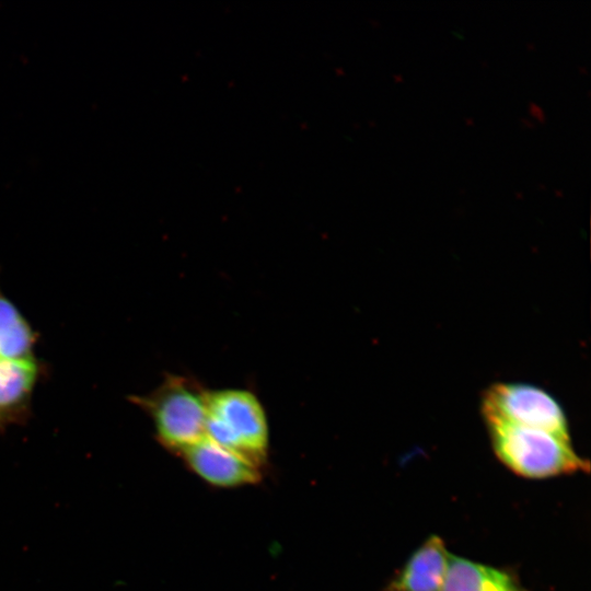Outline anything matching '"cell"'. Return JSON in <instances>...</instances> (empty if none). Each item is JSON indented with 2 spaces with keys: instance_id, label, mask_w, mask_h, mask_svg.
Returning a JSON list of instances; mask_svg holds the SVG:
<instances>
[{
  "instance_id": "cell-1",
  "label": "cell",
  "mask_w": 591,
  "mask_h": 591,
  "mask_svg": "<svg viewBox=\"0 0 591 591\" xmlns=\"http://www.w3.org/2000/svg\"><path fill=\"white\" fill-rule=\"evenodd\" d=\"M484 420L495 455L521 477L544 479L590 470L589 461L573 450L571 441L499 419Z\"/></svg>"
},
{
  "instance_id": "cell-2",
  "label": "cell",
  "mask_w": 591,
  "mask_h": 591,
  "mask_svg": "<svg viewBox=\"0 0 591 591\" xmlns=\"http://www.w3.org/2000/svg\"><path fill=\"white\" fill-rule=\"evenodd\" d=\"M132 402L149 415L158 440L171 451L182 453L206 437L207 392L187 378L170 375Z\"/></svg>"
},
{
  "instance_id": "cell-3",
  "label": "cell",
  "mask_w": 591,
  "mask_h": 591,
  "mask_svg": "<svg viewBox=\"0 0 591 591\" xmlns=\"http://www.w3.org/2000/svg\"><path fill=\"white\" fill-rule=\"evenodd\" d=\"M206 437L259 465L267 452L268 428L258 398L239 389L207 392Z\"/></svg>"
},
{
  "instance_id": "cell-4",
  "label": "cell",
  "mask_w": 591,
  "mask_h": 591,
  "mask_svg": "<svg viewBox=\"0 0 591 591\" xmlns=\"http://www.w3.org/2000/svg\"><path fill=\"white\" fill-rule=\"evenodd\" d=\"M484 419H499L549 432L570 441L561 405L543 389L525 383H495L482 396Z\"/></svg>"
},
{
  "instance_id": "cell-5",
  "label": "cell",
  "mask_w": 591,
  "mask_h": 591,
  "mask_svg": "<svg viewBox=\"0 0 591 591\" xmlns=\"http://www.w3.org/2000/svg\"><path fill=\"white\" fill-rule=\"evenodd\" d=\"M189 467L206 482L221 487H235L258 482V465L209 438L182 452Z\"/></svg>"
},
{
  "instance_id": "cell-6",
  "label": "cell",
  "mask_w": 591,
  "mask_h": 591,
  "mask_svg": "<svg viewBox=\"0 0 591 591\" xmlns=\"http://www.w3.org/2000/svg\"><path fill=\"white\" fill-rule=\"evenodd\" d=\"M451 554L442 537H427L395 571L383 591H441Z\"/></svg>"
},
{
  "instance_id": "cell-7",
  "label": "cell",
  "mask_w": 591,
  "mask_h": 591,
  "mask_svg": "<svg viewBox=\"0 0 591 591\" xmlns=\"http://www.w3.org/2000/svg\"><path fill=\"white\" fill-rule=\"evenodd\" d=\"M38 376L35 358L0 357V433L27 419Z\"/></svg>"
},
{
  "instance_id": "cell-8",
  "label": "cell",
  "mask_w": 591,
  "mask_h": 591,
  "mask_svg": "<svg viewBox=\"0 0 591 591\" xmlns=\"http://www.w3.org/2000/svg\"><path fill=\"white\" fill-rule=\"evenodd\" d=\"M441 591H529L510 569L451 555Z\"/></svg>"
},
{
  "instance_id": "cell-9",
  "label": "cell",
  "mask_w": 591,
  "mask_h": 591,
  "mask_svg": "<svg viewBox=\"0 0 591 591\" xmlns=\"http://www.w3.org/2000/svg\"><path fill=\"white\" fill-rule=\"evenodd\" d=\"M36 333L0 288V357L34 358Z\"/></svg>"
},
{
  "instance_id": "cell-10",
  "label": "cell",
  "mask_w": 591,
  "mask_h": 591,
  "mask_svg": "<svg viewBox=\"0 0 591 591\" xmlns=\"http://www.w3.org/2000/svg\"><path fill=\"white\" fill-rule=\"evenodd\" d=\"M530 111H531L532 113H534L533 115H534L535 117H537L540 120H543V119H544V115H543L544 113H543L542 108H541L538 105H536V104H531Z\"/></svg>"
}]
</instances>
